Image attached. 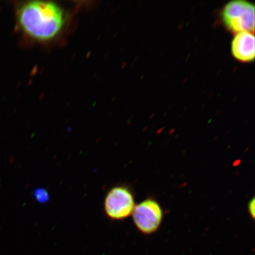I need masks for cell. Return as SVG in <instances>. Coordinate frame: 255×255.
<instances>
[{"label": "cell", "instance_id": "cell-1", "mask_svg": "<svg viewBox=\"0 0 255 255\" xmlns=\"http://www.w3.org/2000/svg\"><path fill=\"white\" fill-rule=\"evenodd\" d=\"M15 14L19 29L25 36L39 42L56 39L65 24V12L52 1L38 0L21 3Z\"/></svg>", "mask_w": 255, "mask_h": 255}, {"label": "cell", "instance_id": "cell-2", "mask_svg": "<svg viewBox=\"0 0 255 255\" xmlns=\"http://www.w3.org/2000/svg\"><path fill=\"white\" fill-rule=\"evenodd\" d=\"M221 18L223 25L233 33L255 31V5L244 0H234L223 7Z\"/></svg>", "mask_w": 255, "mask_h": 255}, {"label": "cell", "instance_id": "cell-3", "mask_svg": "<svg viewBox=\"0 0 255 255\" xmlns=\"http://www.w3.org/2000/svg\"><path fill=\"white\" fill-rule=\"evenodd\" d=\"M135 206L132 191L123 185L111 188L105 197L104 212L113 221H123L129 218Z\"/></svg>", "mask_w": 255, "mask_h": 255}, {"label": "cell", "instance_id": "cell-4", "mask_svg": "<svg viewBox=\"0 0 255 255\" xmlns=\"http://www.w3.org/2000/svg\"><path fill=\"white\" fill-rule=\"evenodd\" d=\"M133 222L142 234H154L160 227L164 213L157 201L146 199L136 205L132 213Z\"/></svg>", "mask_w": 255, "mask_h": 255}, {"label": "cell", "instance_id": "cell-5", "mask_svg": "<svg viewBox=\"0 0 255 255\" xmlns=\"http://www.w3.org/2000/svg\"><path fill=\"white\" fill-rule=\"evenodd\" d=\"M231 52L233 57L239 62L248 63L254 61V33L241 32L236 34L232 41Z\"/></svg>", "mask_w": 255, "mask_h": 255}, {"label": "cell", "instance_id": "cell-6", "mask_svg": "<svg viewBox=\"0 0 255 255\" xmlns=\"http://www.w3.org/2000/svg\"><path fill=\"white\" fill-rule=\"evenodd\" d=\"M34 196L37 202L41 203L47 202L49 199L47 191L43 189H38L35 191Z\"/></svg>", "mask_w": 255, "mask_h": 255}, {"label": "cell", "instance_id": "cell-7", "mask_svg": "<svg viewBox=\"0 0 255 255\" xmlns=\"http://www.w3.org/2000/svg\"><path fill=\"white\" fill-rule=\"evenodd\" d=\"M255 199H252L248 204V211L251 218L254 219L255 217Z\"/></svg>", "mask_w": 255, "mask_h": 255}]
</instances>
